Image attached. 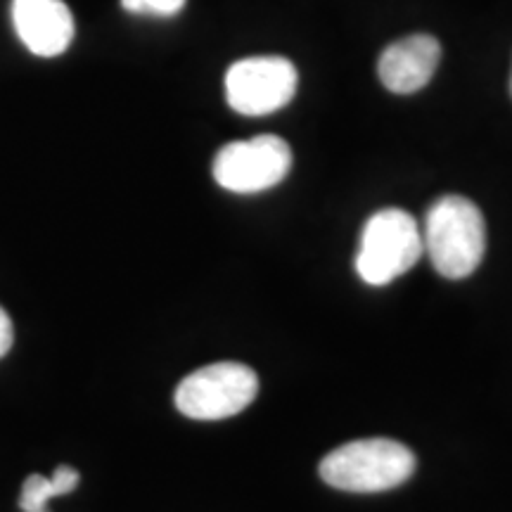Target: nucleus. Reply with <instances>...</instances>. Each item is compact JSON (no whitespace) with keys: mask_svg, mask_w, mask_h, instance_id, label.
<instances>
[{"mask_svg":"<svg viewBox=\"0 0 512 512\" xmlns=\"http://www.w3.org/2000/svg\"><path fill=\"white\" fill-rule=\"evenodd\" d=\"M425 242L418 221L403 209H382L370 216L356 254V271L368 285H389L418 264Z\"/></svg>","mask_w":512,"mask_h":512,"instance_id":"7ed1b4c3","label":"nucleus"},{"mask_svg":"<svg viewBox=\"0 0 512 512\" xmlns=\"http://www.w3.org/2000/svg\"><path fill=\"white\" fill-rule=\"evenodd\" d=\"M34 512H48V510H46V508H43V510H34Z\"/></svg>","mask_w":512,"mask_h":512,"instance_id":"ddd939ff","label":"nucleus"},{"mask_svg":"<svg viewBox=\"0 0 512 512\" xmlns=\"http://www.w3.org/2000/svg\"><path fill=\"white\" fill-rule=\"evenodd\" d=\"M259 392V377L245 363H211L185 377L176 408L192 420H223L245 411Z\"/></svg>","mask_w":512,"mask_h":512,"instance_id":"20e7f679","label":"nucleus"},{"mask_svg":"<svg viewBox=\"0 0 512 512\" xmlns=\"http://www.w3.org/2000/svg\"><path fill=\"white\" fill-rule=\"evenodd\" d=\"M121 8L133 15L174 17L185 8V0H121Z\"/></svg>","mask_w":512,"mask_h":512,"instance_id":"9d476101","label":"nucleus"},{"mask_svg":"<svg viewBox=\"0 0 512 512\" xmlns=\"http://www.w3.org/2000/svg\"><path fill=\"white\" fill-rule=\"evenodd\" d=\"M422 242L434 271L448 280L467 278L484 259L486 223L482 211L467 197H441L427 211Z\"/></svg>","mask_w":512,"mask_h":512,"instance_id":"f257e3e1","label":"nucleus"},{"mask_svg":"<svg viewBox=\"0 0 512 512\" xmlns=\"http://www.w3.org/2000/svg\"><path fill=\"white\" fill-rule=\"evenodd\" d=\"M55 496H60V491H57L53 477L29 475L27 482H24V486H22L19 508H22L24 512L43 510L48 505L50 498H55Z\"/></svg>","mask_w":512,"mask_h":512,"instance_id":"1a4fd4ad","label":"nucleus"},{"mask_svg":"<svg viewBox=\"0 0 512 512\" xmlns=\"http://www.w3.org/2000/svg\"><path fill=\"white\" fill-rule=\"evenodd\" d=\"M297 69L280 55L245 57L226 72L228 105L242 117H264L290 105L297 93Z\"/></svg>","mask_w":512,"mask_h":512,"instance_id":"39448f33","label":"nucleus"},{"mask_svg":"<svg viewBox=\"0 0 512 512\" xmlns=\"http://www.w3.org/2000/svg\"><path fill=\"white\" fill-rule=\"evenodd\" d=\"M79 479H81L79 472H76L74 467H69V465H60L53 472V482L57 486V491H60V496L72 494L76 486H79Z\"/></svg>","mask_w":512,"mask_h":512,"instance_id":"9b49d317","label":"nucleus"},{"mask_svg":"<svg viewBox=\"0 0 512 512\" xmlns=\"http://www.w3.org/2000/svg\"><path fill=\"white\" fill-rule=\"evenodd\" d=\"M415 472V456L394 439H358L320 460L325 484L351 494H380L408 482Z\"/></svg>","mask_w":512,"mask_h":512,"instance_id":"f03ea898","label":"nucleus"},{"mask_svg":"<svg viewBox=\"0 0 512 512\" xmlns=\"http://www.w3.org/2000/svg\"><path fill=\"white\" fill-rule=\"evenodd\" d=\"M292 169V150L278 136H256L221 147L214 159V178L223 190L256 195L271 190Z\"/></svg>","mask_w":512,"mask_h":512,"instance_id":"423d86ee","label":"nucleus"},{"mask_svg":"<svg viewBox=\"0 0 512 512\" xmlns=\"http://www.w3.org/2000/svg\"><path fill=\"white\" fill-rule=\"evenodd\" d=\"M12 339H15V330H12V320L0 306V358H3L12 349Z\"/></svg>","mask_w":512,"mask_h":512,"instance_id":"f8f14e48","label":"nucleus"},{"mask_svg":"<svg viewBox=\"0 0 512 512\" xmlns=\"http://www.w3.org/2000/svg\"><path fill=\"white\" fill-rule=\"evenodd\" d=\"M12 22L24 46L38 57L62 55L74 41V15L64 0H15Z\"/></svg>","mask_w":512,"mask_h":512,"instance_id":"0eeeda50","label":"nucleus"},{"mask_svg":"<svg viewBox=\"0 0 512 512\" xmlns=\"http://www.w3.org/2000/svg\"><path fill=\"white\" fill-rule=\"evenodd\" d=\"M441 60L439 41L430 34L399 38L380 55L377 74L382 86L396 95H411L432 81Z\"/></svg>","mask_w":512,"mask_h":512,"instance_id":"6e6552de","label":"nucleus"}]
</instances>
